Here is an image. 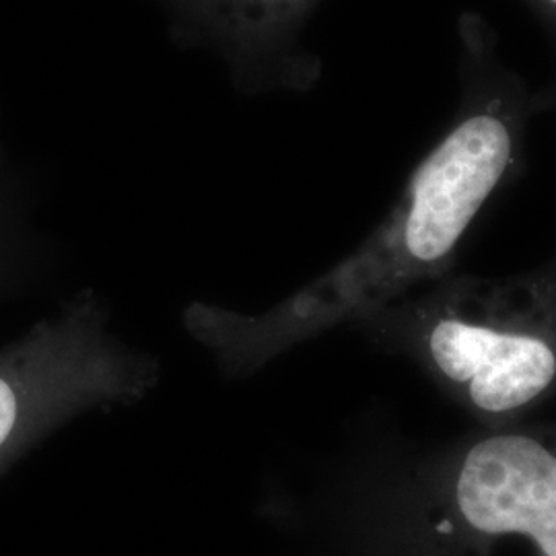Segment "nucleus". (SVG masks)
<instances>
[{
  "instance_id": "obj_1",
  "label": "nucleus",
  "mask_w": 556,
  "mask_h": 556,
  "mask_svg": "<svg viewBox=\"0 0 556 556\" xmlns=\"http://www.w3.org/2000/svg\"><path fill=\"white\" fill-rule=\"evenodd\" d=\"M459 85L452 128L418 163L390 217L349 258L262 314L200 301L186 307L188 334L225 374L250 376L299 342L357 326L454 273L470 225L519 174L530 122L551 110L544 89L532 91L503 64L493 29L477 13L459 20Z\"/></svg>"
},
{
  "instance_id": "obj_2",
  "label": "nucleus",
  "mask_w": 556,
  "mask_h": 556,
  "mask_svg": "<svg viewBox=\"0 0 556 556\" xmlns=\"http://www.w3.org/2000/svg\"><path fill=\"white\" fill-rule=\"evenodd\" d=\"M351 521L367 556H556V422L413 447L363 480Z\"/></svg>"
},
{
  "instance_id": "obj_3",
  "label": "nucleus",
  "mask_w": 556,
  "mask_h": 556,
  "mask_svg": "<svg viewBox=\"0 0 556 556\" xmlns=\"http://www.w3.org/2000/svg\"><path fill=\"white\" fill-rule=\"evenodd\" d=\"M357 326L478 427L523 422L556 397V254L511 277L454 270Z\"/></svg>"
},
{
  "instance_id": "obj_4",
  "label": "nucleus",
  "mask_w": 556,
  "mask_h": 556,
  "mask_svg": "<svg viewBox=\"0 0 556 556\" xmlns=\"http://www.w3.org/2000/svg\"><path fill=\"white\" fill-rule=\"evenodd\" d=\"M239 2V0H238ZM248 7H254L266 17H289L301 11L309 0H243Z\"/></svg>"
}]
</instances>
